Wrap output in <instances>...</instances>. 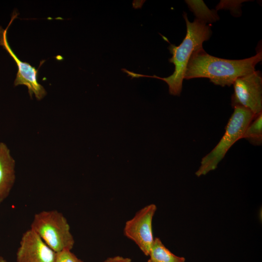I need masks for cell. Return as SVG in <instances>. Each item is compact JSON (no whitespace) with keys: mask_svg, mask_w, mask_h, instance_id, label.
I'll list each match as a JSON object with an SVG mask.
<instances>
[{"mask_svg":"<svg viewBox=\"0 0 262 262\" xmlns=\"http://www.w3.org/2000/svg\"><path fill=\"white\" fill-rule=\"evenodd\" d=\"M18 15L16 11H14L6 28L4 29L0 26V46L6 50L17 65L18 70L14 81V85L26 86L31 98L33 95L37 100H41L46 95L47 92L44 87L38 82V69L19 59L11 48L7 40V33L8 28Z\"/></svg>","mask_w":262,"mask_h":262,"instance_id":"52a82bcc","label":"cell"},{"mask_svg":"<svg viewBox=\"0 0 262 262\" xmlns=\"http://www.w3.org/2000/svg\"><path fill=\"white\" fill-rule=\"evenodd\" d=\"M0 262H8L3 257L0 256Z\"/></svg>","mask_w":262,"mask_h":262,"instance_id":"5bb4252c","label":"cell"},{"mask_svg":"<svg viewBox=\"0 0 262 262\" xmlns=\"http://www.w3.org/2000/svg\"><path fill=\"white\" fill-rule=\"evenodd\" d=\"M234 112L226 127V131L217 145L201 160L200 165L196 172L197 177L214 170L230 147L242 138L247 126L254 115L248 109L240 106L233 108Z\"/></svg>","mask_w":262,"mask_h":262,"instance_id":"277c9868","label":"cell"},{"mask_svg":"<svg viewBox=\"0 0 262 262\" xmlns=\"http://www.w3.org/2000/svg\"><path fill=\"white\" fill-rule=\"evenodd\" d=\"M15 179V160L7 145L0 142V205L9 196Z\"/></svg>","mask_w":262,"mask_h":262,"instance_id":"9c48e42d","label":"cell"},{"mask_svg":"<svg viewBox=\"0 0 262 262\" xmlns=\"http://www.w3.org/2000/svg\"><path fill=\"white\" fill-rule=\"evenodd\" d=\"M103 262H131L129 258H125L120 256L108 257Z\"/></svg>","mask_w":262,"mask_h":262,"instance_id":"4fadbf2b","label":"cell"},{"mask_svg":"<svg viewBox=\"0 0 262 262\" xmlns=\"http://www.w3.org/2000/svg\"><path fill=\"white\" fill-rule=\"evenodd\" d=\"M56 252L31 228L22 235L16 262H55Z\"/></svg>","mask_w":262,"mask_h":262,"instance_id":"ba28073f","label":"cell"},{"mask_svg":"<svg viewBox=\"0 0 262 262\" xmlns=\"http://www.w3.org/2000/svg\"><path fill=\"white\" fill-rule=\"evenodd\" d=\"M147 262H185L183 257L177 256L166 247L159 238L156 237L151 246Z\"/></svg>","mask_w":262,"mask_h":262,"instance_id":"30bf717a","label":"cell"},{"mask_svg":"<svg viewBox=\"0 0 262 262\" xmlns=\"http://www.w3.org/2000/svg\"><path fill=\"white\" fill-rule=\"evenodd\" d=\"M183 16L186 25V35L179 46L170 44L168 47V49L172 54L169 61L175 66L172 75L161 78L156 75H145L129 70H126L125 73L132 78L149 77L163 80L167 84L170 95L179 96L182 91L186 66L192 54L195 50L203 47V43L209 40L212 35L211 28L203 21L196 18L193 22H190L185 13Z\"/></svg>","mask_w":262,"mask_h":262,"instance_id":"7a4b0ae2","label":"cell"},{"mask_svg":"<svg viewBox=\"0 0 262 262\" xmlns=\"http://www.w3.org/2000/svg\"><path fill=\"white\" fill-rule=\"evenodd\" d=\"M156 210L154 204L145 206L126 222L123 229L124 235L134 242L147 256L154 241L152 223Z\"/></svg>","mask_w":262,"mask_h":262,"instance_id":"8992f818","label":"cell"},{"mask_svg":"<svg viewBox=\"0 0 262 262\" xmlns=\"http://www.w3.org/2000/svg\"><path fill=\"white\" fill-rule=\"evenodd\" d=\"M242 138L255 146L262 144V113L256 115L247 126Z\"/></svg>","mask_w":262,"mask_h":262,"instance_id":"8fae6325","label":"cell"},{"mask_svg":"<svg viewBox=\"0 0 262 262\" xmlns=\"http://www.w3.org/2000/svg\"><path fill=\"white\" fill-rule=\"evenodd\" d=\"M55 262H83L70 250H64L56 253Z\"/></svg>","mask_w":262,"mask_h":262,"instance_id":"7c38bea8","label":"cell"},{"mask_svg":"<svg viewBox=\"0 0 262 262\" xmlns=\"http://www.w3.org/2000/svg\"><path fill=\"white\" fill-rule=\"evenodd\" d=\"M231 96L233 108L242 107L254 115L262 113V77L261 71H254L238 78L233 83Z\"/></svg>","mask_w":262,"mask_h":262,"instance_id":"5b68a950","label":"cell"},{"mask_svg":"<svg viewBox=\"0 0 262 262\" xmlns=\"http://www.w3.org/2000/svg\"><path fill=\"white\" fill-rule=\"evenodd\" d=\"M31 229L56 253L71 250L74 246L75 240L68 221L57 210L43 211L35 214Z\"/></svg>","mask_w":262,"mask_h":262,"instance_id":"3957f363","label":"cell"},{"mask_svg":"<svg viewBox=\"0 0 262 262\" xmlns=\"http://www.w3.org/2000/svg\"><path fill=\"white\" fill-rule=\"evenodd\" d=\"M262 60L261 49L248 58L229 60L211 55L201 47L192 54L184 79L207 78L215 85L230 86L238 78L255 71L256 65Z\"/></svg>","mask_w":262,"mask_h":262,"instance_id":"6da1fadb","label":"cell"}]
</instances>
